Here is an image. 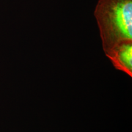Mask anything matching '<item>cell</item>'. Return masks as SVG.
Returning a JSON list of instances; mask_svg holds the SVG:
<instances>
[{
  "label": "cell",
  "instance_id": "7a4b0ae2",
  "mask_svg": "<svg viewBox=\"0 0 132 132\" xmlns=\"http://www.w3.org/2000/svg\"><path fill=\"white\" fill-rule=\"evenodd\" d=\"M106 56L117 70L132 77V42L120 44Z\"/></svg>",
  "mask_w": 132,
  "mask_h": 132
},
{
  "label": "cell",
  "instance_id": "6da1fadb",
  "mask_svg": "<svg viewBox=\"0 0 132 132\" xmlns=\"http://www.w3.org/2000/svg\"><path fill=\"white\" fill-rule=\"evenodd\" d=\"M94 16L105 55L132 42V0H98Z\"/></svg>",
  "mask_w": 132,
  "mask_h": 132
}]
</instances>
